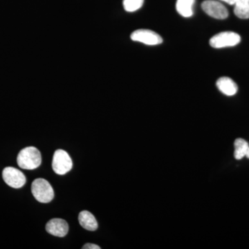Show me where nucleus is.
<instances>
[{
  "label": "nucleus",
  "mask_w": 249,
  "mask_h": 249,
  "mask_svg": "<svg viewBox=\"0 0 249 249\" xmlns=\"http://www.w3.org/2000/svg\"><path fill=\"white\" fill-rule=\"evenodd\" d=\"M246 157H247V158H248L249 160V147L248 149V151H247V155H246Z\"/></svg>",
  "instance_id": "nucleus-17"
},
{
  "label": "nucleus",
  "mask_w": 249,
  "mask_h": 249,
  "mask_svg": "<svg viewBox=\"0 0 249 249\" xmlns=\"http://www.w3.org/2000/svg\"><path fill=\"white\" fill-rule=\"evenodd\" d=\"M241 41L239 34L232 31H225L216 34L210 40V45L215 49L224 47H234L238 45Z\"/></svg>",
  "instance_id": "nucleus-3"
},
{
  "label": "nucleus",
  "mask_w": 249,
  "mask_h": 249,
  "mask_svg": "<svg viewBox=\"0 0 249 249\" xmlns=\"http://www.w3.org/2000/svg\"><path fill=\"white\" fill-rule=\"evenodd\" d=\"M46 231L51 235L63 237L69 231V225L66 221L60 218H54L47 222Z\"/></svg>",
  "instance_id": "nucleus-8"
},
{
  "label": "nucleus",
  "mask_w": 249,
  "mask_h": 249,
  "mask_svg": "<svg viewBox=\"0 0 249 249\" xmlns=\"http://www.w3.org/2000/svg\"><path fill=\"white\" fill-rule=\"evenodd\" d=\"M234 146H235L234 157L236 160H240L246 157L249 147L247 141L243 139H237L234 142Z\"/></svg>",
  "instance_id": "nucleus-13"
},
{
  "label": "nucleus",
  "mask_w": 249,
  "mask_h": 249,
  "mask_svg": "<svg viewBox=\"0 0 249 249\" xmlns=\"http://www.w3.org/2000/svg\"><path fill=\"white\" fill-rule=\"evenodd\" d=\"M2 178L6 184L14 188H22L27 182L25 175L13 167H6L3 170Z\"/></svg>",
  "instance_id": "nucleus-5"
},
{
  "label": "nucleus",
  "mask_w": 249,
  "mask_h": 249,
  "mask_svg": "<svg viewBox=\"0 0 249 249\" xmlns=\"http://www.w3.org/2000/svg\"><path fill=\"white\" fill-rule=\"evenodd\" d=\"M18 165L24 170H34L38 168L42 162L40 151L35 147H27L19 152Z\"/></svg>",
  "instance_id": "nucleus-1"
},
{
  "label": "nucleus",
  "mask_w": 249,
  "mask_h": 249,
  "mask_svg": "<svg viewBox=\"0 0 249 249\" xmlns=\"http://www.w3.org/2000/svg\"><path fill=\"white\" fill-rule=\"evenodd\" d=\"M144 0H124V7L127 12L132 13L138 11L142 7Z\"/></svg>",
  "instance_id": "nucleus-14"
},
{
  "label": "nucleus",
  "mask_w": 249,
  "mask_h": 249,
  "mask_svg": "<svg viewBox=\"0 0 249 249\" xmlns=\"http://www.w3.org/2000/svg\"><path fill=\"white\" fill-rule=\"evenodd\" d=\"M31 192L36 200L40 203L50 202L54 198L53 188L44 178H36L33 181Z\"/></svg>",
  "instance_id": "nucleus-2"
},
{
  "label": "nucleus",
  "mask_w": 249,
  "mask_h": 249,
  "mask_svg": "<svg viewBox=\"0 0 249 249\" xmlns=\"http://www.w3.org/2000/svg\"><path fill=\"white\" fill-rule=\"evenodd\" d=\"M73 167L70 156L63 150H58L54 152L52 168L58 175H63L70 172Z\"/></svg>",
  "instance_id": "nucleus-4"
},
{
  "label": "nucleus",
  "mask_w": 249,
  "mask_h": 249,
  "mask_svg": "<svg viewBox=\"0 0 249 249\" xmlns=\"http://www.w3.org/2000/svg\"><path fill=\"white\" fill-rule=\"evenodd\" d=\"M221 1H224V2L227 3V4L230 5H234L236 0H221Z\"/></svg>",
  "instance_id": "nucleus-16"
},
{
  "label": "nucleus",
  "mask_w": 249,
  "mask_h": 249,
  "mask_svg": "<svg viewBox=\"0 0 249 249\" xmlns=\"http://www.w3.org/2000/svg\"><path fill=\"white\" fill-rule=\"evenodd\" d=\"M195 0H178L176 9L178 14L184 18H191L193 15Z\"/></svg>",
  "instance_id": "nucleus-11"
},
{
  "label": "nucleus",
  "mask_w": 249,
  "mask_h": 249,
  "mask_svg": "<svg viewBox=\"0 0 249 249\" xmlns=\"http://www.w3.org/2000/svg\"><path fill=\"white\" fill-rule=\"evenodd\" d=\"M83 249H101V247H99V246L93 245V244H86V245H85L83 246Z\"/></svg>",
  "instance_id": "nucleus-15"
},
{
  "label": "nucleus",
  "mask_w": 249,
  "mask_h": 249,
  "mask_svg": "<svg viewBox=\"0 0 249 249\" xmlns=\"http://www.w3.org/2000/svg\"><path fill=\"white\" fill-rule=\"evenodd\" d=\"M216 85L221 92L229 96H234L238 90L237 84L229 77L219 78Z\"/></svg>",
  "instance_id": "nucleus-9"
},
{
  "label": "nucleus",
  "mask_w": 249,
  "mask_h": 249,
  "mask_svg": "<svg viewBox=\"0 0 249 249\" xmlns=\"http://www.w3.org/2000/svg\"><path fill=\"white\" fill-rule=\"evenodd\" d=\"M130 37L132 40L147 45H158L163 42V39L158 34L147 29H138L134 31Z\"/></svg>",
  "instance_id": "nucleus-6"
},
{
  "label": "nucleus",
  "mask_w": 249,
  "mask_h": 249,
  "mask_svg": "<svg viewBox=\"0 0 249 249\" xmlns=\"http://www.w3.org/2000/svg\"><path fill=\"white\" fill-rule=\"evenodd\" d=\"M78 221L80 226L86 230L93 231L98 229V225L96 218L91 213L88 211H83L78 215Z\"/></svg>",
  "instance_id": "nucleus-10"
},
{
  "label": "nucleus",
  "mask_w": 249,
  "mask_h": 249,
  "mask_svg": "<svg viewBox=\"0 0 249 249\" xmlns=\"http://www.w3.org/2000/svg\"><path fill=\"white\" fill-rule=\"evenodd\" d=\"M234 6V13L237 18L249 19V0H236Z\"/></svg>",
  "instance_id": "nucleus-12"
},
{
  "label": "nucleus",
  "mask_w": 249,
  "mask_h": 249,
  "mask_svg": "<svg viewBox=\"0 0 249 249\" xmlns=\"http://www.w3.org/2000/svg\"><path fill=\"white\" fill-rule=\"evenodd\" d=\"M201 8L206 14L218 19H224L229 16L227 8L216 0H206L201 4Z\"/></svg>",
  "instance_id": "nucleus-7"
}]
</instances>
